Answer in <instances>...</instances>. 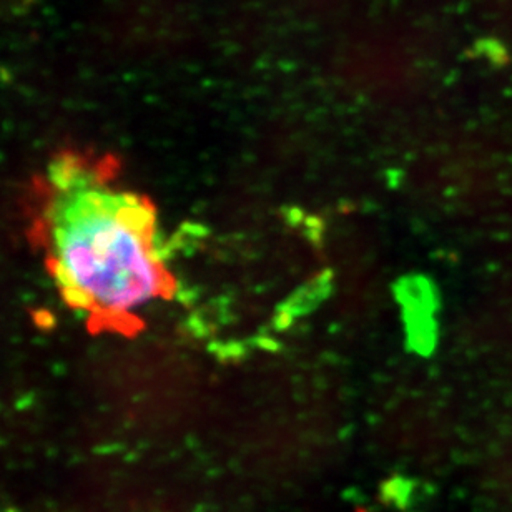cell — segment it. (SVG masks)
Listing matches in <instances>:
<instances>
[{"mask_svg":"<svg viewBox=\"0 0 512 512\" xmlns=\"http://www.w3.org/2000/svg\"><path fill=\"white\" fill-rule=\"evenodd\" d=\"M47 237L65 300L99 320H128L172 290L152 207L74 160L50 168Z\"/></svg>","mask_w":512,"mask_h":512,"instance_id":"obj_1","label":"cell"}]
</instances>
